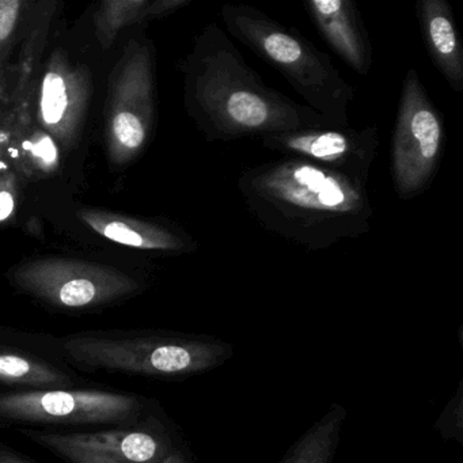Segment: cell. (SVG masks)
<instances>
[{
    "label": "cell",
    "mask_w": 463,
    "mask_h": 463,
    "mask_svg": "<svg viewBox=\"0 0 463 463\" xmlns=\"http://www.w3.org/2000/svg\"><path fill=\"white\" fill-rule=\"evenodd\" d=\"M113 132L121 145L127 148H139L146 139V128L142 120L135 113H118L113 121Z\"/></svg>",
    "instance_id": "cell-16"
},
{
    "label": "cell",
    "mask_w": 463,
    "mask_h": 463,
    "mask_svg": "<svg viewBox=\"0 0 463 463\" xmlns=\"http://www.w3.org/2000/svg\"><path fill=\"white\" fill-rule=\"evenodd\" d=\"M33 150L36 156H42V158L45 159L47 162H53L55 161L56 156H58L55 146H53V143L51 142V139H48V137H45L42 142L37 143V146Z\"/></svg>",
    "instance_id": "cell-19"
},
{
    "label": "cell",
    "mask_w": 463,
    "mask_h": 463,
    "mask_svg": "<svg viewBox=\"0 0 463 463\" xmlns=\"http://www.w3.org/2000/svg\"><path fill=\"white\" fill-rule=\"evenodd\" d=\"M346 421V409L333 403L284 455L280 463H333Z\"/></svg>",
    "instance_id": "cell-11"
},
{
    "label": "cell",
    "mask_w": 463,
    "mask_h": 463,
    "mask_svg": "<svg viewBox=\"0 0 463 463\" xmlns=\"http://www.w3.org/2000/svg\"><path fill=\"white\" fill-rule=\"evenodd\" d=\"M221 15L227 32L280 72L308 108L337 128H348L356 90L327 53L297 29L249 5H224Z\"/></svg>",
    "instance_id": "cell-3"
},
{
    "label": "cell",
    "mask_w": 463,
    "mask_h": 463,
    "mask_svg": "<svg viewBox=\"0 0 463 463\" xmlns=\"http://www.w3.org/2000/svg\"><path fill=\"white\" fill-rule=\"evenodd\" d=\"M67 108L66 83L61 75L48 74L43 88V118L48 124H56L61 120Z\"/></svg>",
    "instance_id": "cell-14"
},
{
    "label": "cell",
    "mask_w": 463,
    "mask_h": 463,
    "mask_svg": "<svg viewBox=\"0 0 463 463\" xmlns=\"http://www.w3.org/2000/svg\"><path fill=\"white\" fill-rule=\"evenodd\" d=\"M303 5L329 47L354 71L367 77L373 50L357 5L352 0H307Z\"/></svg>",
    "instance_id": "cell-9"
},
{
    "label": "cell",
    "mask_w": 463,
    "mask_h": 463,
    "mask_svg": "<svg viewBox=\"0 0 463 463\" xmlns=\"http://www.w3.org/2000/svg\"><path fill=\"white\" fill-rule=\"evenodd\" d=\"M237 188L264 230L307 251L327 250L370 232L367 184L305 159L284 156L248 167Z\"/></svg>",
    "instance_id": "cell-1"
},
{
    "label": "cell",
    "mask_w": 463,
    "mask_h": 463,
    "mask_svg": "<svg viewBox=\"0 0 463 463\" xmlns=\"http://www.w3.org/2000/svg\"><path fill=\"white\" fill-rule=\"evenodd\" d=\"M70 382L66 373L33 354L0 349V383L45 390L59 389Z\"/></svg>",
    "instance_id": "cell-12"
},
{
    "label": "cell",
    "mask_w": 463,
    "mask_h": 463,
    "mask_svg": "<svg viewBox=\"0 0 463 463\" xmlns=\"http://www.w3.org/2000/svg\"><path fill=\"white\" fill-rule=\"evenodd\" d=\"M140 395L102 390L45 389L0 394V421L31 424H140L150 411Z\"/></svg>",
    "instance_id": "cell-6"
},
{
    "label": "cell",
    "mask_w": 463,
    "mask_h": 463,
    "mask_svg": "<svg viewBox=\"0 0 463 463\" xmlns=\"http://www.w3.org/2000/svg\"><path fill=\"white\" fill-rule=\"evenodd\" d=\"M52 297L64 307L82 308L104 298L105 292L90 279L77 278L63 281Z\"/></svg>",
    "instance_id": "cell-13"
},
{
    "label": "cell",
    "mask_w": 463,
    "mask_h": 463,
    "mask_svg": "<svg viewBox=\"0 0 463 463\" xmlns=\"http://www.w3.org/2000/svg\"><path fill=\"white\" fill-rule=\"evenodd\" d=\"M443 148V118L416 70H409L392 134V181L400 199H414L430 188L440 166Z\"/></svg>",
    "instance_id": "cell-5"
},
{
    "label": "cell",
    "mask_w": 463,
    "mask_h": 463,
    "mask_svg": "<svg viewBox=\"0 0 463 463\" xmlns=\"http://www.w3.org/2000/svg\"><path fill=\"white\" fill-rule=\"evenodd\" d=\"M262 146L273 153L305 159L351 180L368 183L381 145L376 126L363 129L308 128L270 135Z\"/></svg>",
    "instance_id": "cell-8"
},
{
    "label": "cell",
    "mask_w": 463,
    "mask_h": 463,
    "mask_svg": "<svg viewBox=\"0 0 463 463\" xmlns=\"http://www.w3.org/2000/svg\"><path fill=\"white\" fill-rule=\"evenodd\" d=\"M80 370L110 371L158 379H186L221 367L234 354L232 344L213 335L151 333L131 337L71 335L59 340Z\"/></svg>",
    "instance_id": "cell-4"
},
{
    "label": "cell",
    "mask_w": 463,
    "mask_h": 463,
    "mask_svg": "<svg viewBox=\"0 0 463 463\" xmlns=\"http://www.w3.org/2000/svg\"><path fill=\"white\" fill-rule=\"evenodd\" d=\"M161 463H194V458L191 449L181 443Z\"/></svg>",
    "instance_id": "cell-18"
},
{
    "label": "cell",
    "mask_w": 463,
    "mask_h": 463,
    "mask_svg": "<svg viewBox=\"0 0 463 463\" xmlns=\"http://www.w3.org/2000/svg\"><path fill=\"white\" fill-rule=\"evenodd\" d=\"M0 463H33L26 458L21 457L14 449H7L6 446H0Z\"/></svg>",
    "instance_id": "cell-21"
},
{
    "label": "cell",
    "mask_w": 463,
    "mask_h": 463,
    "mask_svg": "<svg viewBox=\"0 0 463 463\" xmlns=\"http://www.w3.org/2000/svg\"><path fill=\"white\" fill-rule=\"evenodd\" d=\"M186 102L208 142L337 128L307 105L265 85L218 24L197 37L186 64Z\"/></svg>",
    "instance_id": "cell-2"
},
{
    "label": "cell",
    "mask_w": 463,
    "mask_h": 463,
    "mask_svg": "<svg viewBox=\"0 0 463 463\" xmlns=\"http://www.w3.org/2000/svg\"><path fill=\"white\" fill-rule=\"evenodd\" d=\"M21 4L18 0H0V42H4L12 33Z\"/></svg>",
    "instance_id": "cell-17"
},
{
    "label": "cell",
    "mask_w": 463,
    "mask_h": 463,
    "mask_svg": "<svg viewBox=\"0 0 463 463\" xmlns=\"http://www.w3.org/2000/svg\"><path fill=\"white\" fill-rule=\"evenodd\" d=\"M14 210V200L9 192H0V222L6 221Z\"/></svg>",
    "instance_id": "cell-20"
},
{
    "label": "cell",
    "mask_w": 463,
    "mask_h": 463,
    "mask_svg": "<svg viewBox=\"0 0 463 463\" xmlns=\"http://www.w3.org/2000/svg\"><path fill=\"white\" fill-rule=\"evenodd\" d=\"M26 436L70 463H161L181 440L156 416L96 432L26 430Z\"/></svg>",
    "instance_id": "cell-7"
},
{
    "label": "cell",
    "mask_w": 463,
    "mask_h": 463,
    "mask_svg": "<svg viewBox=\"0 0 463 463\" xmlns=\"http://www.w3.org/2000/svg\"><path fill=\"white\" fill-rule=\"evenodd\" d=\"M463 387L458 386L454 397L449 400L444 408L443 413L436 422V430L440 432L444 439H455L462 441L463 430Z\"/></svg>",
    "instance_id": "cell-15"
},
{
    "label": "cell",
    "mask_w": 463,
    "mask_h": 463,
    "mask_svg": "<svg viewBox=\"0 0 463 463\" xmlns=\"http://www.w3.org/2000/svg\"><path fill=\"white\" fill-rule=\"evenodd\" d=\"M417 15L428 53L449 88L463 91V47L446 0H419Z\"/></svg>",
    "instance_id": "cell-10"
}]
</instances>
